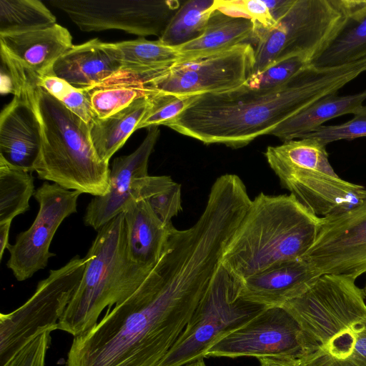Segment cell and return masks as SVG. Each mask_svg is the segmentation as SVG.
Segmentation results:
<instances>
[{
  "mask_svg": "<svg viewBox=\"0 0 366 366\" xmlns=\"http://www.w3.org/2000/svg\"><path fill=\"white\" fill-rule=\"evenodd\" d=\"M222 252L203 229H175L138 289L74 337L66 366H157L186 327Z\"/></svg>",
  "mask_w": 366,
  "mask_h": 366,
  "instance_id": "1",
  "label": "cell"
},
{
  "mask_svg": "<svg viewBox=\"0 0 366 366\" xmlns=\"http://www.w3.org/2000/svg\"><path fill=\"white\" fill-rule=\"evenodd\" d=\"M366 71V58L333 67L307 65L288 81L268 89L245 85L222 93L199 94L163 125L205 144L237 149L269 134L281 123L322 97L337 93Z\"/></svg>",
  "mask_w": 366,
  "mask_h": 366,
  "instance_id": "2",
  "label": "cell"
},
{
  "mask_svg": "<svg viewBox=\"0 0 366 366\" xmlns=\"http://www.w3.org/2000/svg\"><path fill=\"white\" fill-rule=\"evenodd\" d=\"M320 222L293 194L261 192L229 239L220 264L241 282L299 259L312 246Z\"/></svg>",
  "mask_w": 366,
  "mask_h": 366,
  "instance_id": "3",
  "label": "cell"
},
{
  "mask_svg": "<svg viewBox=\"0 0 366 366\" xmlns=\"http://www.w3.org/2000/svg\"><path fill=\"white\" fill-rule=\"evenodd\" d=\"M355 281L329 280L297 304L294 316L307 345L300 366H366V297Z\"/></svg>",
  "mask_w": 366,
  "mask_h": 366,
  "instance_id": "4",
  "label": "cell"
},
{
  "mask_svg": "<svg viewBox=\"0 0 366 366\" xmlns=\"http://www.w3.org/2000/svg\"><path fill=\"white\" fill-rule=\"evenodd\" d=\"M29 94L41 128V152L35 167L38 178L66 189L105 195L110 169L94 147L89 124L36 83Z\"/></svg>",
  "mask_w": 366,
  "mask_h": 366,
  "instance_id": "5",
  "label": "cell"
},
{
  "mask_svg": "<svg viewBox=\"0 0 366 366\" xmlns=\"http://www.w3.org/2000/svg\"><path fill=\"white\" fill-rule=\"evenodd\" d=\"M86 257L83 277L58 322V330L74 337L93 327L104 309L130 297L153 269L130 258L122 212L98 230Z\"/></svg>",
  "mask_w": 366,
  "mask_h": 366,
  "instance_id": "6",
  "label": "cell"
},
{
  "mask_svg": "<svg viewBox=\"0 0 366 366\" xmlns=\"http://www.w3.org/2000/svg\"><path fill=\"white\" fill-rule=\"evenodd\" d=\"M264 155L282 187L319 217L366 202V189L341 179L330 163L326 146L317 140L302 138L269 146Z\"/></svg>",
  "mask_w": 366,
  "mask_h": 366,
  "instance_id": "7",
  "label": "cell"
},
{
  "mask_svg": "<svg viewBox=\"0 0 366 366\" xmlns=\"http://www.w3.org/2000/svg\"><path fill=\"white\" fill-rule=\"evenodd\" d=\"M349 10L350 0H295L273 27L256 36L253 74L292 56L311 64L340 31Z\"/></svg>",
  "mask_w": 366,
  "mask_h": 366,
  "instance_id": "8",
  "label": "cell"
},
{
  "mask_svg": "<svg viewBox=\"0 0 366 366\" xmlns=\"http://www.w3.org/2000/svg\"><path fill=\"white\" fill-rule=\"evenodd\" d=\"M239 287L219 264L184 330L157 366H182L205 358L219 340L268 307L242 299Z\"/></svg>",
  "mask_w": 366,
  "mask_h": 366,
  "instance_id": "9",
  "label": "cell"
},
{
  "mask_svg": "<svg viewBox=\"0 0 366 366\" xmlns=\"http://www.w3.org/2000/svg\"><path fill=\"white\" fill-rule=\"evenodd\" d=\"M87 258L79 255L50 270L21 307L0 315V366L39 334L58 330V322L83 277Z\"/></svg>",
  "mask_w": 366,
  "mask_h": 366,
  "instance_id": "10",
  "label": "cell"
},
{
  "mask_svg": "<svg viewBox=\"0 0 366 366\" xmlns=\"http://www.w3.org/2000/svg\"><path fill=\"white\" fill-rule=\"evenodd\" d=\"M254 64V46L242 43L213 54L181 60L147 86L176 95L225 92L244 84L253 74Z\"/></svg>",
  "mask_w": 366,
  "mask_h": 366,
  "instance_id": "11",
  "label": "cell"
},
{
  "mask_svg": "<svg viewBox=\"0 0 366 366\" xmlns=\"http://www.w3.org/2000/svg\"><path fill=\"white\" fill-rule=\"evenodd\" d=\"M83 31L122 30L160 36L183 1L178 0H51Z\"/></svg>",
  "mask_w": 366,
  "mask_h": 366,
  "instance_id": "12",
  "label": "cell"
},
{
  "mask_svg": "<svg viewBox=\"0 0 366 366\" xmlns=\"http://www.w3.org/2000/svg\"><path fill=\"white\" fill-rule=\"evenodd\" d=\"M307 354V342L297 320L283 307H269L219 340L205 357L299 360Z\"/></svg>",
  "mask_w": 366,
  "mask_h": 366,
  "instance_id": "13",
  "label": "cell"
},
{
  "mask_svg": "<svg viewBox=\"0 0 366 366\" xmlns=\"http://www.w3.org/2000/svg\"><path fill=\"white\" fill-rule=\"evenodd\" d=\"M81 194L48 182L35 190L34 197L39 204L36 219L27 230L16 236L15 243L7 247L10 257L6 265L18 281L26 280L44 269L49 259L55 256L49 251L54 235L63 220L76 212Z\"/></svg>",
  "mask_w": 366,
  "mask_h": 366,
  "instance_id": "14",
  "label": "cell"
},
{
  "mask_svg": "<svg viewBox=\"0 0 366 366\" xmlns=\"http://www.w3.org/2000/svg\"><path fill=\"white\" fill-rule=\"evenodd\" d=\"M303 258L315 274L366 273V202L345 212L321 217L316 239Z\"/></svg>",
  "mask_w": 366,
  "mask_h": 366,
  "instance_id": "15",
  "label": "cell"
},
{
  "mask_svg": "<svg viewBox=\"0 0 366 366\" xmlns=\"http://www.w3.org/2000/svg\"><path fill=\"white\" fill-rule=\"evenodd\" d=\"M159 133V127L148 128L146 137L134 152L114 159L107 193L94 197L86 207L84 220L87 226L99 230L123 212L135 181L148 176L149 158Z\"/></svg>",
  "mask_w": 366,
  "mask_h": 366,
  "instance_id": "16",
  "label": "cell"
},
{
  "mask_svg": "<svg viewBox=\"0 0 366 366\" xmlns=\"http://www.w3.org/2000/svg\"><path fill=\"white\" fill-rule=\"evenodd\" d=\"M33 83L0 114V159L30 173L35 171L42 146L41 128L29 94Z\"/></svg>",
  "mask_w": 366,
  "mask_h": 366,
  "instance_id": "17",
  "label": "cell"
},
{
  "mask_svg": "<svg viewBox=\"0 0 366 366\" xmlns=\"http://www.w3.org/2000/svg\"><path fill=\"white\" fill-rule=\"evenodd\" d=\"M318 276L303 257L274 267L239 282V296L266 307H282L303 295Z\"/></svg>",
  "mask_w": 366,
  "mask_h": 366,
  "instance_id": "18",
  "label": "cell"
},
{
  "mask_svg": "<svg viewBox=\"0 0 366 366\" xmlns=\"http://www.w3.org/2000/svg\"><path fill=\"white\" fill-rule=\"evenodd\" d=\"M122 64L110 43L93 39L74 45L54 64L52 74L75 88L90 90L122 74Z\"/></svg>",
  "mask_w": 366,
  "mask_h": 366,
  "instance_id": "19",
  "label": "cell"
},
{
  "mask_svg": "<svg viewBox=\"0 0 366 366\" xmlns=\"http://www.w3.org/2000/svg\"><path fill=\"white\" fill-rule=\"evenodd\" d=\"M0 44L38 81L52 74L56 61L74 46L70 32L57 23L35 31L0 35Z\"/></svg>",
  "mask_w": 366,
  "mask_h": 366,
  "instance_id": "20",
  "label": "cell"
},
{
  "mask_svg": "<svg viewBox=\"0 0 366 366\" xmlns=\"http://www.w3.org/2000/svg\"><path fill=\"white\" fill-rule=\"evenodd\" d=\"M130 258L153 268L162 257L175 229L162 222L144 199L131 198L123 212Z\"/></svg>",
  "mask_w": 366,
  "mask_h": 366,
  "instance_id": "21",
  "label": "cell"
},
{
  "mask_svg": "<svg viewBox=\"0 0 366 366\" xmlns=\"http://www.w3.org/2000/svg\"><path fill=\"white\" fill-rule=\"evenodd\" d=\"M250 41H254V26L250 19L215 9L199 37L175 48L182 56L181 60H186L218 53Z\"/></svg>",
  "mask_w": 366,
  "mask_h": 366,
  "instance_id": "22",
  "label": "cell"
},
{
  "mask_svg": "<svg viewBox=\"0 0 366 366\" xmlns=\"http://www.w3.org/2000/svg\"><path fill=\"white\" fill-rule=\"evenodd\" d=\"M110 46L122 64V73L146 85L182 58L177 48L166 45L159 39L150 41L139 38L110 43Z\"/></svg>",
  "mask_w": 366,
  "mask_h": 366,
  "instance_id": "23",
  "label": "cell"
},
{
  "mask_svg": "<svg viewBox=\"0 0 366 366\" xmlns=\"http://www.w3.org/2000/svg\"><path fill=\"white\" fill-rule=\"evenodd\" d=\"M365 99L366 89L354 94L340 96L335 93L327 95L286 119L269 134L283 142L300 139L331 119L354 114Z\"/></svg>",
  "mask_w": 366,
  "mask_h": 366,
  "instance_id": "24",
  "label": "cell"
},
{
  "mask_svg": "<svg viewBox=\"0 0 366 366\" xmlns=\"http://www.w3.org/2000/svg\"><path fill=\"white\" fill-rule=\"evenodd\" d=\"M366 58V0H350L344 24L323 51L310 64L333 67Z\"/></svg>",
  "mask_w": 366,
  "mask_h": 366,
  "instance_id": "25",
  "label": "cell"
},
{
  "mask_svg": "<svg viewBox=\"0 0 366 366\" xmlns=\"http://www.w3.org/2000/svg\"><path fill=\"white\" fill-rule=\"evenodd\" d=\"M148 106L147 95L134 101L119 112L104 119L96 118L89 125L90 137L99 158L108 162L137 130Z\"/></svg>",
  "mask_w": 366,
  "mask_h": 366,
  "instance_id": "26",
  "label": "cell"
},
{
  "mask_svg": "<svg viewBox=\"0 0 366 366\" xmlns=\"http://www.w3.org/2000/svg\"><path fill=\"white\" fill-rule=\"evenodd\" d=\"M215 4L216 0L183 1L159 40L177 47L197 39L203 33Z\"/></svg>",
  "mask_w": 366,
  "mask_h": 366,
  "instance_id": "27",
  "label": "cell"
},
{
  "mask_svg": "<svg viewBox=\"0 0 366 366\" xmlns=\"http://www.w3.org/2000/svg\"><path fill=\"white\" fill-rule=\"evenodd\" d=\"M180 184L168 176H147L135 181L131 198L144 199L165 224L182 209Z\"/></svg>",
  "mask_w": 366,
  "mask_h": 366,
  "instance_id": "28",
  "label": "cell"
},
{
  "mask_svg": "<svg viewBox=\"0 0 366 366\" xmlns=\"http://www.w3.org/2000/svg\"><path fill=\"white\" fill-rule=\"evenodd\" d=\"M35 192L30 172L14 167L0 159V224L29 209Z\"/></svg>",
  "mask_w": 366,
  "mask_h": 366,
  "instance_id": "29",
  "label": "cell"
},
{
  "mask_svg": "<svg viewBox=\"0 0 366 366\" xmlns=\"http://www.w3.org/2000/svg\"><path fill=\"white\" fill-rule=\"evenodd\" d=\"M56 24V17L39 0H0V35L24 33Z\"/></svg>",
  "mask_w": 366,
  "mask_h": 366,
  "instance_id": "30",
  "label": "cell"
},
{
  "mask_svg": "<svg viewBox=\"0 0 366 366\" xmlns=\"http://www.w3.org/2000/svg\"><path fill=\"white\" fill-rule=\"evenodd\" d=\"M92 108L97 118L109 117L145 97L152 90L138 82L112 81L88 90Z\"/></svg>",
  "mask_w": 366,
  "mask_h": 366,
  "instance_id": "31",
  "label": "cell"
},
{
  "mask_svg": "<svg viewBox=\"0 0 366 366\" xmlns=\"http://www.w3.org/2000/svg\"><path fill=\"white\" fill-rule=\"evenodd\" d=\"M294 0H216L215 9L229 14L250 19L256 36L273 27Z\"/></svg>",
  "mask_w": 366,
  "mask_h": 366,
  "instance_id": "32",
  "label": "cell"
},
{
  "mask_svg": "<svg viewBox=\"0 0 366 366\" xmlns=\"http://www.w3.org/2000/svg\"><path fill=\"white\" fill-rule=\"evenodd\" d=\"M37 85L46 90L87 124L97 118L90 104L88 90L75 88L53 74L41 78Z\"/></svg>",
  "mask_w": 366,
  "mask_h": 366,
  "instance_id": "33",
  "label": "cell"
},
{
  "mask_svg": "<svg viewBox=\"0 0 366 366\" xmlns=\"http://www.w3.org/2000/svg\"><path fill=\"white\" fill-rule=\"evenodd\" d=\"M198 95H176L152 91L147 95L148 106L137 130L158 127L172 120Z\"/></svg>",
  "mask_w": 366,
  "mask_h": 366,
  "instance_id": "34",
  "label": "cell"
},
{
  "mask_svg": "<svg viewBox=\"0 0 366 366\" xmlns=\"http://www.w3.org/2000/svg\"><path fill=\"white\" fill-rule=\"evenodd\" d=\"M300 56H292L277 61L264 70L253 74L244 85L253 89H268L284 84L307 65Z\"/></svg>",
  "mask_w": 366,
  "mask_h": 366,
  "instance_id": "35",
  "label": "cell"
},
{
  "mask_svg": "<svg viewBox=\"0 0 366 366\" xmlns=\"http://www.w3.org/2000/svg\"><path fill=\"white\" fill-rule=\"evenodd\" d=\"M366 137V105H362L349 121L337 125L320 126L302 137L327 144L339 140H352Z\"/></svg>",
  "mask_w": 366,
  "mask_h": 366,
  "instance_id": "36",
  "label": "cell"
},
{
  "mask_svg": "<svg viewBox=\"0 0 366 366\" xmlns=\"http://www.w3.org/2000/svg\"><path fill=\"white\" fill-rule=\"evenodd\" d=\"M1 93L21 96L38 79L32 76L15 59L1 48Z\"/></svg>",
  "mask_w": 366,
  "mask_h": 366,
  "instance_id": "37",
  "label": "cell"
},
{
  "mask_svg": "<svg viewBox=\"0 0 366 366\" xmlns=\"http://www.w3.org/2000/svg\"><path fill=\"white\" fill-rule=\"evenodd\" d=\"M51 332L44 331L33 337L2 366H45Z\"/></svg>",
  "mask_w": 366,
  "mask_h": 366,
  "instance_id": "38",
  "label": "cell"
},
{
  "mask_svg": "<svg viewBox=\"0 0 366 366\" xmlns=\"http://www.w3.org/2000/svg\"><path fill=\"white\" fill-rule=\"evenodd\" d=\"M258 366H300L299 360L283 359L274 357L257 358Z\"/></svg>",
  "mask_w": 366,
  "mask_h": 366,
  "instance_id": "39",
  "label": "cell"
},
{
  "mask_svg": "<svg viewBox=\"0 0 366 366\" xmlns=\"http://www.w3.org/2000/svg\"><path fill=\"white\" fill-rule=\"evenodd\" d=\"M11 222L0 224V259H2L5 249L9 246V235Z\"/></svg>",
  "mask_w": 366,
  "mask_h": 366,
  "instance_id": "40",
  "label": "cell"
},
{
  "mask_svg": "<svg viewBox=\"0 0 366 366\" xmlns=\"http://www.w3.org/2000/svg\"><path fill=\"white\" fill-rule=\"evenodd\" d=\"M182 366H207L204 359H199L198 360L189 362L187 364L183 365Z\"/></svg>",
  "mask_w": 366,
  "mask_h": 366,
  "instance_id": "41",
  "label": "cell"
},
{
  "mask_svg": "<svg viewBox=\"0 0 366 366\" xmlns=\"http://www.w3.org/2000/svg\"><path fill=\"white\" fill-rule=\"evenodd\" d=\"M362 289H363V291H364V293H365V297H366V282H365V286H364V287Z\"/></svg>",
  "mask_w": 366,
  "mask_h": 366,
  "instance_id": "42",
  "label": "cell"
}]
</instances>
